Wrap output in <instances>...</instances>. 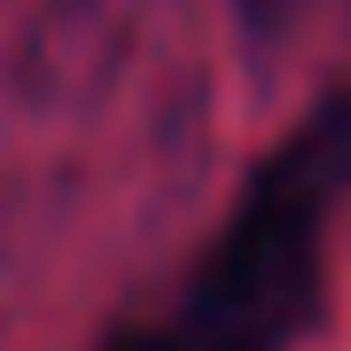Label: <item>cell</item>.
<instances>
[{
	"mask_svg": "<svg viewBox=\"0 0 351 351\" xmlns=\"http://www.w3.org/2000/svg\"><path fill=\"white\" fill-rule=\"evenodd\" d=\"M351 203V86L289 125L250 172L211 250L164 304V320L117 336L110 351H297L320 328L328 258Z\"/></svg>",
	"mask_w": 351,
	"mask_h": 351,
	"instance_id": "obj_1",
	"label": "cell"
},
{
	"mask_svg": "<svg viewBox=\"0 0 351 351\" xmlns=\"http://www.w3.org/2000/svg\"><path fill=\"white\" fill-rule=\"evenodd\" d=\"M304 8H313V0H234V16H242V24H250L258 39H281V32L297 24Z\"/></svg>",
	"mask_w": 351,
	"mask_h": 351,
	"instance_id": "obj_2",
	"label": "cell"
}]
</instances>
